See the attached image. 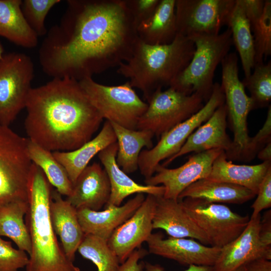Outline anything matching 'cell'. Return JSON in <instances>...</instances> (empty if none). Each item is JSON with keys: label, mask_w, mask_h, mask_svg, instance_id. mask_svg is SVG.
<instances>
[{"label": "cell", "mask_w": 271, "mask_h": 271, "mask_svg": "<svg viewBox=\"0 0 271 271\" xmlns=\"http://www.w3.org/2000/svg\"><path fill=\"white\" fill-rule=\"evenodd\" d=\"M39 52L44 72L80 81L127 61L139 40L125 0H69Z\"/></svg>", "instance_id": "1"}, {"label": "cell", "mask_w": 271, "mask_h": 271, "mask_svg": "<svg viewBox=\"0 0 271 271\" xmlns=\"http://www.w3.org/2000/svg\"><path fill=\"white\" fill-rule=\"evenodd\" d=\"M25 108L28 139L50 151H71L90 141L103 118L79 81L53 78L32 88Z\"/></svg>", "instance_id": "2"}, {"label": "cell", "mask_w": 271, "mask_h": 271, "mask_svg": "<svg viewBox=\"0 0 271 271\" xmlns=\"http://www.w3.org/2000/svg\"><path fill=\"white\" fill-rule=\"evenodd\" d=\"M51 185L42 170L32 163L26 215L32 249L26 271H80L65 254L53 228L49 209Z\"/></svg>", "instance_id": "3"}, {"label": "cell", "mask_w": 271, "mask_h": 271, "mask_svg": "<svg viewBox=\"0 0 271 271\" xmlns=\"http://www.w3.org/2000/svg\"><path fill=\"white\" fill-rule=\"evenodd\" d=\"M195 49L190 39L179 34L167 45H149L139 39L131 57L120 64L117 73L148 100L157 90L170 86L188 66Z\"/></svg>", "instance_id": "4"}, {"label": "cell", "mask_w": 271, "mask_h": 271, "mask_svg": "<svg viewBox=\"0 0 271 271\" xmlns=\"http://www.w3.org/2000/svg\"><path fill=\"white\" fill-rule=\"evenodd\" d=\"M189 39L195 47L193 57L169 87L188 95L197 93L206 103L212 92L216 69L233 45L231 32L227 28L217 35H196Z\"/></svg>", "instance_id": "5"}, {"label": "cell", "mask_w": 271, "mask_h": 271, "mask_svg": "<svg viewBox=\"0 0 271 271\" xmlns=\"http://www.w3.org/2000/svg\"><path fill=\"white\" fill-rule=\"evenodd\" d=\"M79 82L103 119L130 129H137L148 103L139 97L128 81L121 85L109 86L88 77Z\"/></svg>", "instance_id": "6"}, {"label": "cell", "mask_w": 271, "mask_h": 271, "mask_svg": "<svg viewBox=\"0 0 271 271\" xmlns=\"http://www.w3.org/2000/svg\"><path fill=\"white\" fill-rule=\"evenodd\" d=\"M28 139L9 126L0 125V206L18 201H28V182L32 162Z\"/></svg>", "instance_id": "7"}, {"label": "cell", "mask_w": 271, "mask_h": 271, "mask_svg": "<svg viewBox=\"0 0 271 271\" xmlns=\"http://www.w3.org/2000/svg\"><path fill=\"white\" fill-rule=\"evenodd\" d=\"M147 101L137 129L150 130L158 138L198 112L204 101L197 93L188 95L171 87L157 90Z\"/></svg>", "instance_id": "8"}, {"label": "cell", "mask_w": 271, "mask_h": 271, "mask_svg": "<svg viewBox=\"0 0 271 271\" xmlns=\"http://www.w3.org/2000/svg\"><path fill=\"white\" fill-rule=\"evenodd\" d=\"M224 103L225 96L221 86L215 82L209 99L198 112L162 134L157 145L152 149L142 150L138 166L145 180L154 175L161 161L177 154L193 132Z\"/></svg>", "instance_id": "9"}, {"label": "cell", "mask_w": 271, "mask_h": 271, "mask_svg": "<svg viewBox=\"0 0 271 271\" xmlns=\"http://www.w3.org/2000/svg\"><path fill=\"white\" fill-rule=\"evenodd\" d=\"M34 75V64L28 55L16 52L4 55L0 63L1 125L9 126L25 108Z\"/></svg>", "instance_id": "10"}, {"label": "cell", "mask_w": 271, "mask_h": 271, "mask_svg": "<svg viewBox=\"0 0 271 271\" xmlns=\"http://www.w3.org/2000/svg\"><path fill=\"white\" fill-rule=\"evenodd\" d=\"M222 82L220 84L225 96L227 119L234 135L233 148L225 154L228 160H234L247 145L248 136L247 118L254 109L250 97L238 75V57L235 52L229 53L221 63Z\"/></svg>", "instance_id": "11"}, {"label": "cell", "mask_w": 271, "mask_h": 271, "mask_svg": "<svg viewBox=\"0 0 271 271\" xmlns=\"http://www.w3.org/2000/svg\"><path fill=\"white\" fill-rule=\"evenodd\" d=\"M180 200L211 246L221 248L234 240L243 232L250 219L248 216L232 211L225 205L196 198Z\"/></svg>", "instance_id": "12"}, {"label": "cell", "mask_w": 271, "mask_h": 271, "mask_svg": "<svg viewBox=\"0 0 271 271\" xmlns=\"http://www.w3.org/2000/svg\"><path fill=\"white\" fill-rule=\"evenodd\" d=\"M235 0H176L178 34L214 35L228 23Z\"/></svg>", "instance_id": "13"}, {"label": "cell", "mask_w": 271, "mask_h": 271, "mask_svg": "<svg viewBox=\"0 0 271 271\" xmlns=\"http://www.w3.org/2000/svg\"><path fill=\"white\" fill-rule=\"evenodd\" d=\"M224 151L212 149L189 157L183 165L175 169H169L159 164L155 174L145 180L146 185L158 186L163 184L165 188L163 197L178 200L181 193L193 183L207 178L216 158Z\"/></svg>", "instance_id": "14"}, {"label": "cell", "mask_w": 271, "mask_h": 271, "mask_svg": "<svg viewBox=\"0 0 271 271\" xmlns=\"http://www.w3.org/2000/svg\"><path fill=\"white\" fill-rule=\"evenodd\" d=\"M156 196L147 194L135 212L117 228L107 240L120 264L146 241L152 233Z\"/></svg>", "instance_id": "15"}, {"label": "cell", "mask_w": 271, "mask_h": 271, "mask_svg": "<svg viewBox=\"0 0 271 271\" xmlns=\"http://www.w3.org/2000/svg\"><path fill=\"white\" fill-rule=\"evenodd\" d=\"M146 242L150 253L186 266H214L221 251L220 248L207 246L193 239L170 236L164 239L160 232L152 233Z\"/></svg>", "instance_id": "16"}, {"label": "cell", "mask_w": 271, "mask_h": 271, "mask_svg": "<svg viewBox=\"0 0 271 271\" xmlns=\"http://www.w3.org/2000/svg\"><path fill=\"white\" fill-rule=\"evenodd\" d=\"M226 127L227 109L224 103L193 132L177 154L161 165L166 167L177 158L191 152L221 149L225 154L229 153L233 148V141L226 132Z\"/></svg>", "instance_id": "17"}, {"label": "cell", "mask_w": 271, "mask_h": 271, "mask_svg": "<svg viewBox=\"0 0 271 271\" xmlns=\"http://www.w3.org/2000/svg\"><path fill=\"white\" fill-rule=\"evenodd\" d=\"M260 215L250 218L243 232L234 240L221 248L214 271H233L258 258L271 260V255L262 248L259 240Z\"/></svg>", "instance_id": "18"}, {"label": "cell", "mask_w": 271, "mask_h": 271, "mask_svg": "<svg viewBox=\"0 0 271 271\" xmlns=\"http://www.w3.org/2000/svg\"><path fill=\"white\" fill-rule=\"evenodd\" d=\"M110 185L106 171L96 162L87 166L73 184L66 200L76 209L99 211L108 202Z\"/></svg>", "instance_id": "19"}, {"label": "cell", "mask_w": 271, "mask_h": 271, "mask_svg": "<svg viewBox=\"0 0 271 271\" xmlns=\"http://www.w3.org/2000/svg\"><path fill=\"white\" fill-rule=\"evenodd\" d=\"M145 199L144 194L139 193L122 205L106 207L103 211L77 209L78 220L84 233L94 235L107 241L114 230L135 212Z\"/></svg>", "instance_id": "20"}, {"label": "cell", "mask_w": 271, "mask_h": 271, "mask_svg": "<svg viewBox=\"0 0 271 271\" xmlns=\"http://www.w3.org/2000/svg\"><path fill=\"white\" fill-rule=\"evenodd\" d=\"M153 228L164 230L170 237H190L204 245L209 244L205 235L189 216L180 200L156 196Z\"/></svg>", "instance_id": "21"}, {"label": "cell", "mask_w": 271, "mask_h": 271, "mask_svg": "<svg viewBox=\"0 0 271 271\" xmlns=\"http://www.w3.org/2000/svg\"><path fill=\"white\" fill-rule=\"evenodd\" d=\"M118 145L115 142L101 151L97 155L108 176L110 194L105 207L120 206L123 201L133 194H147L156 196H163L164 187L139 184L131 179L118 166L116 157Z\"/></svg>", "instance_id": "22"}, {"label": "cell", "mask_w": 271, "mask_h": 271, "mask_svg": "<svg viewBox=\"0 0 271 271\" xmlns=\"http://www.w3.org/2000/svg\"><path fill=\"white\" fill-rule=\"evenodd\" d=\"M49 209L54 230L60 238L65 254L73 262L85 234L78 220L77 209L63 200L56 190L52 192Z\"/></svg>", "instance_id": "23"}, {"label": "cell", "mask_w": 271, "mask_h": 271, "mask_svg": "<svg viewBox=\"0 0 271 271\" xmlns=\"http://www.w3.org/2000/svg\"><path fill=\"white\" fill-rule=\"evenodd\" d=\"M270 168L271 161L255 165L234 164L231 161H228L223 151L214 161L211 172L206 179L240 186L256 195L261 181Z\"/></svg>", "instance_id": "24"}, {"label": "cell", "mask_w": 271, "mask_h": 271, "mask_svg": "<svg viewBox=\"0 0 271 271\" xmlns=\"http://www.w3.org/2000/svg\"><path fill=\"white\" fill-rule=\"evenodd\" d=\"M115 142L116 138L113 128L110 122L106 120L98 134L80 147L71 151L52 153L66 170L73 185L93 157Z\"/></svg>", "instance_id": "25"}, {"label": "cell", "mask_w": 271, "mask_h": 271, "mask_svg": "<svg viewBox=\"0 0 271 271\" xmlns=\"http://www.w3.org/2000/svg\"><path fill=\"white\" fill-rule=\"evenodd\" d=\"M176 0H160L153 15L137 28L139 40L151 45L172 43L178 33L175 15Z\"/></svg>", "instance_id": "26"}, {"label": "cell", "mask_w": 271, "mask_h": 271, "mask_svg": "<svg viewBox=\"0 0 271 271\" xmlns=\"http://www.w3.org/2000/svg\"><path fill=\"white\" fill-rule=\"evenodd\" d=\"M256 196L251 190L237 185L202 179L193 183L179 195L185 198L202 199L211 203H244Z\"/></svg>", "instance_id": "27"}, {"label": "cell", "mask_w": 271, "mask_h": 271, "mask_svg": "<svg viewBox=\"0 0 271 271\" xmlns=\"http://www.w3.org/2000/svg\"><path fill=\"white\" fill-rule=\"evenodd\" d=\"M110 123L118 145L116 163L126 174L133 173L139 169V158L142 149L146 147L149 150L154 147V134L148 130L130 129Z\"/></svg>", "instance_id": "28"}, {"label": "cell", "mask_w": 271, "mask_h": 271, "mask_svg": "<svg viewBox=\"0 0 271 271\" xmlns=\"http://www.w3.org/2000/svg\"><path fill=\"white\" fill-rule=\"evenodd\" d=\"M22 0H0V36L26 48L37 46L38 36L27 24Z\"/></svg>", "instance_id": "29"}, {"label": "cell", "mask_w": 271, "mask_h": 271, "mask_svg": "<svg viewBox=\"0 0 271 271\" xmlns=\"http://www.w3.org/2000/svg\"><path fill=\"white\" fill-rule=\"evenodd\" d=\"M227 27L231 32L233 45L239 55L244 77H247L254 65L255 51L250 23L239 0H235Z\"/></svg>", "instance_id": "30"}, {"label": "cell", "mask_w": 271, "mask_h": 271, "mask_svg": "<svg viewBox=\"0 0 271 271\" xmlns=\"http://www.w3.org/2000/svg\"><path fill=\"white\" fill-rule=\"evenodd\" d=\"M28 201H14L0 206V236L12 240L19 249L30 255L32 246L29 232L24 217Z\"/></svg>", "instance_id": "31"}, {"label": "cell", "mask_w": 271, "mask_h": 271, "mask_svg": "<svg viewBox=\"0 0 271 271\" xmlns=\"http://www.w3.org/2000/svg\"><path fill=\"white\" fill-rule=\"evenodd\" d=\"M27 148L32 162L42 170L50 184L61 195L69 196L73 185L66 170L53 153L28 138Z\"/></svg>", "instance_id": "32"}, {"label": "cell", "mask_w": 271, "mask_h": 271, "mask_svg": "<svg viewBox=\"0 0 271 271\" xmlns=\"http://www.w3.org/2000/svg\"><path fill=\"white\" fill-rule=\"evenodd\" d=\"M77 251L84 258L91 261L97 271H117L119 259L107 241L92 234H84Z\"/></svg>", "instance_id": "33"}, {"label": "cell", "mask_w": 271, "mask_h": 271, "mask_svg": "<svg viewBox=\"0 0 271 271\" xmlns=\"http://www.w3.org/2000/svg\"><path fill=\"white\" fill-rule=\"evenodd\" d=\"M253 72L241 81L249 91L253 108L268 107L271 101V61L255 63Z\"/></svg>", "instance_id": "34"}, {"label": "cell", "mask_w": 271, "mask_h": 271, "mask_svg": "<svg viewBox=\"0 0 271 271\" xmlns=\"http://www.w3.org/2000/svg\"><path fill=\"white\" fill-rule=\"evenodd\" d=\"M255 51V63L271 55V1L265 0L260 18L250 24Z\"/></svg>", "instance_id": "35"}, {"label": "cell", "mask_w": 271, "mask_h": 271, "mask_svg": "<svg viewBox=\"0 0 271 271\" xmlns=\"http://www.w3.org/2000/svg\"><path fill=\"white\" fill-rule=\"evenodd\" d=\"M60 0H23L21 9L24 17L32 30L39 36H45L47 30L45 21L51 9Z\"/></svg>", "instance_id": "36"}, {"label": "cell", "mask_w": 271, "mask_h": 271, "mask_svg": "<svg viewBox=\"0 0 271 271\" xmlns=\"http://www.w3.org/2000/svg\"><path fill=\"white\" fill-rule=\"evenodd\" d=\"M271 142V106L268 107L267 117L262 127L249 140L245 148L237 156L235 161L248 162L252 160L258 152Z\"/></svg>", "instance_id": "37"}, {"label": "cell", "mask_w": 271, "mask_h": 271, "mask_svg": "<svg viewBox=\"0 0 271 271\" xmlns=\"http://www.w3.org/2000/svg\"><path fill=\"white\" fill-rule=\"evenodd\" d=\"M29 259L25 251L14 248L0 236V271H19L27 266Z\"/></svg>", "instance_id": "38"}, {"label": "cell", "mask_w": 271, "mask_h": 271, "mask_svg": "<svg viewBox=\"0 0 271 271\" xmlns=\"http://www.w3.org/2000/svg\"><path fill=\"white\" fill-rule=\"evenodd\" d=\"M125 1L137 28L153 15L160 2V0Z\"/></svg>", "instance_id": "39"}, {"label": "cell", "mask_w": 271, "mask_h": 271, "mask_svg": "<svg viewBox=\"0 0 271 271\" xmlns=\"http://www.w3.org/2000/svg\"><path fill=\"white\" fill-rule=\"evenodd\" d=\"M257 198L251 207L253 211L250 218H253L260 214V212L271 206V168L268 169L261 181Z\"/></svg>", "instance_id": "40"}, {"label": "cell", "mask_w": 271, "mask_h": 271, "mask_svg": "<svg viewBox=\"0 0 271 271\" xmlns=\"http://www.w3.org/2000/svg\"><path fill=\"white\" fill-rule=\"evenodd\" d=\"M258 237L260 245L268 255H271V211L266 212L260 219Z\"/></svg>", "instance_id": "41"}, {"label": "cell", "mask_w": 271, "mask_h": 271, "mask_svg": "<svg viewBox=\"0 0 271 271\" xmlns=\"http://www.w3.org/2000/svg\"><path fill=\"white\" fill-rule=\"evenodd\" d=\"M147 254V251L141 247L134 250L127 259L120 264L117 271H143L145 263L139 261Z\"/></svg>", "instance_id": "42"}, {"label": "cell", "mask_w": 271, "mask_h": 271, "mask_svg": "<svg viewBox=\"0 0 271 271\" xmlns=\"http://www.w3.org/2000/svg\"><path fill=\"white\" fill-rule=\"evenodd\" d=\"M250 24L258 20L262 15L264 0H239Z\"/></svg>", "instance_id": "43"}, {"label": "cell", "mask_w": 271, "mask_h": 271, "mask_svg": "<svg viewBox=\"0 0 271 271\" xmlns=\"http://www.w3.org/2000/svg\"><path fill=\"white\" fill-rule=\"evenodd\" d=\"M144 271H165L163 267L158 264H152L146 262ZM184 271H214L213 266L191 265Z\"/></svg>", "instance_id": "44"}, {"label": "cell", "mask_w": 271, "mask_h": 271, "mask_svg": "<svg viewBox=\"0 0 271 271\" xmlns=\"http://www.w3.org/2000/svg\"><path fill=\"white\" fill-rule=\"evenodd\" d=\"M245 266L246 271H271V261L265 258L253 260Z\"/></svg>", "instance_id": "45"}, {"label": "cell", "mask_w": 271, "mask_h": 271, "mask_svg": "<svg viewBox=\"0 0 271 271\" xmlns=\"http://www.w3.org/2000/svg\"><path fill=\"white\" fill-rule=\"evenodd\" d=\"M257 155L258 158L263 162L271 161V142L262 148Z\"/></svg>", "instance_id": "46"}, {"label": "cell", "mask_w": 271, "mask_h": 271, "mask_svg": "<svg viewBox=\"0 0 271 271\" xmlns=\"http://www.w3.org/2000/svg\"><path fill=\"white\" fill-rule=\"evenodd\" d=\"M4 55V49L2 45L0 43V63L3 58Z\"/></svg>", "instance_id": "47"}, {"label": "cell", "mask_w": 271, "mask_h": 271, "mask_svg": "<svg viewBox=\"0 0 271 271\" xmlns=\"http://www.w3.org/2000/svg\"><path fill=\"white\" fill-rule=\"evenodd\" d=\"M233 271H246L245 264L239 267Z\"/></svg>", "instance_id": "48"}]
</instances>
